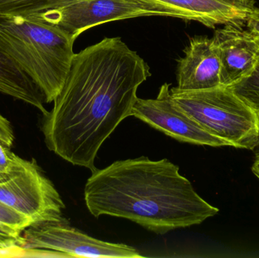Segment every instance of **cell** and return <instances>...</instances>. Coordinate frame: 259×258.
Segmentation results:
<instances>
[{
  "label": "cell",
  "instance_id": "obj_3",
  "mask_svg": "<svg viewBox=\"0 0 259 258\" xmlns=\"http://www.w3.org/2000/svg\"><path fill=\"white\" fill-rule=\"evenodd\" d=\"M74 41L53 24L0 18V47L42 91L47 103L63 86L75 54Z\"/></svg>",
  "mask_w": 259,
  "mask_h": 258
},
{
  "label": "cell",
  "instance_id": "obj_20",
  "mask_svg": "<svg viewBox=\"0 0 259 258\" xmlns=\"http://www.w3.org/2000/svg\"><path fill=\"white\" fill-rule=\"evenodd\" d=\"M256 148H258V150L255 152V159H254L253 165H252V173L255 174V177L259 180V145Z\"/></svg>",
  "mask_w": 259,
  "mask_h": 258
},
{
  "label": "cell",
  "instance_id": "obj_4",
  "mask_svg": "<svg viewBox=\"0 0 259 258\" xmlns=\"http://www.w3.org/2000/svg\"><path fill=\"white\" fill-rule=\"evenodd\" d=\"M173 101L205 130L230 146L254 150L259 145V116L229 87L183 91L170 88Z\"/></svg>",
  "mask_w": 259,
  "mask_h": 258
},
{
  "label": "cell",
  "instance_id": "obj_1",
  "mask_svg": "<svg viewBox=\"0 0 259 258\" xmlns=\"http://www.w3.org/2000/svg\"><path fill=\"white\" fill-rule=\"evenodd\" d=\"M151 76L144 59L121 37H106L74 54L42 131L50 151L76 166L97 169L105 141L131 116L139 86Z\"/></svg>",
  "mask_w": 259,
  "mask_h": 258
},
{
  "label": "cell",
  "instance_id": "obj_10",
  "mask_svg": "<svg viewBox=\"0 0 259 258\" xmlns=\"http://www.w3.org/2000/svg\"><path fill=\"white\" fill-rule=\"evenodd\" d=\"M184 53L178 61L177 89L196 91L222 86L220 56L214 38L194 36Z\"/></svg>",
  "mask_w": 259,
  "mask_h": 258
},
{
  "label": "cell",
  "instance_id": "obj_16",
  "mask_svg": "<svg viewBox=\"0 0 259 258\" xmlns=\"http://www.w3.org/2000/svg\"><path fill=\"white\" fill-rule=\"evenodd\" d=\"M22 232L0 223V249L21 250L24 245Z\"/></svg>",
  "mask_w": 259,
  "mask_h": 258
},
{
  "label": "cell",
  "instance_id": "obj_5",
  "mask_svg": "<svg viewBox=\"0 0 259 258\" xmlns=\"http://www.w3.org/2000/svg\"><path fill=\"white\" fill-rule=\"evenodd\" d=\"M0 202L29 218L33 224L67 223L63 200L35 161L12 154L9 168L0 173Z\"/></svg>",
  "mask_w": 259,
  "mask_h": 258
},
{
  "label": "cell",
  "instance_id": "obj_11",
  "mask_svg": "<svg viewBox=\"0 0 259 258\" xmlns=\"http://www.w3.org/2000/svg\"><path fill=\"white\" fill-rule=\"evenodd\" d=\"M172 11L177 18L194 21L210 28L245 24L255 0H149Z\"/></svg>",
  "mask_w": 259,
  "mask_h": 258
},
{
  "label": "cell",
  "instance_id": "obj_18",
  "mask_svg": "<svg viewBox=\"0 0 259 258\" xmlns=\"http://www.w3.org/2000/svg\"><path fill=\"white\" fill-rule=\"evenodd\" d=\"M246 30L259 44V9H254L246 21Z\"/></svg>",
  "mask_w": 259,
  "mask_h": 258
},
{
  "label": "cell",
  "instance_id": "obj_12",
  "mask_svg": "<svg viewBox=\"0 0 259 258\" xmlns=\"http://www.w3.org/2000/svg\"><path fill=\"white\" fill-rule=\"evenodd\" d=\"M0 92L21 100L45 115V96L31 79L0 47Z\"/></svg>",
  "mask_w": 259,
  "mask_h": 258
},
{
  "label": "cell",
  "instance_id": "obj_8",
  "mask_svg": "<svg viewBox=\"0 0 259 258\" xmlns=\"http://www.w3.org/2000/svg\"><path fill=\"white\" fill-rule=\"evenodd\" d=\"M170 85H161L155 98H138L131 116L146 123L167 136L193 145L230 146L229 143L208 133L173 101Z\"/></svg>",
  "mask_w": 259,
  "mask_h": 258
},
{
  "label": "cell",
  "instance_id": "obj_15",
  "mask_svg": "<svg viewBox=\"0 0 259 258\" xmlns=\"http://www.w3.org/2000/svg\"><path fill=\"white\" fill-rule=\"evenodd\" d=\"M14 135L10 123L0 115V173L9 168L13 152L11 151Z\"/></svg>",
  "mask_w": 259,
  "mask_h": 258
},
{
  "label": "cell",
  "instance_id": "obj_13",
  "mask_svg": "<svg viewBox=\"0 0 259 258\" xmlns=\"http://www.w3.org/2000/svg\"><path fill=\"white\" fill-rule=\"evenodd\" d=\"M75 0H0V18L40 21L51 11Z\"/></svg>",
  "mask_w": 259,
  "mask_h": 258
},
{
  "label": "cell",
  "instance_id": "obj_19",
  "mask_svg": "<svg viewBox=\"0 0 259 258\" xmlns=\"http://www.w3.org/2000/svg\"><path fill=\"white\" fill-rule=\"evenodd\" d=\"M23 249L21 250H3L0 249V257H14L22 256Z\"/></svg>",
  "mask_w": 259,
  "mask_h": 258
},
{
  "label": "cell",
  "instance_id": "obj_2",
  "mask_svg": "<svg viewBox=\"0 0 259 258\" xmlns=\"http://www.w3.org/2000/svg\"><path fill=\"white\" fill-rule=\"evenodd\" d=\"M84 200L95 217L124 218L156 234L199 225L219 209L203 199L167 159L116 161L93 171Z\"/></svg>",
  "mask_w": 259,
  "mask_h": 258
},
{
  "label": "cell",
  "instance_id": "obj_14",
  "mask_svg": "<svg viewBox=\"0 0 259 258\" xmlns=\"http://www.w3.org/2000/svg\"><path fill=\"white\" fill-rule=\"evenodd\" d=\"M229 88L242 101L259 115V61L255 69L249 76Z\"/></svg>",
  "mask_w": 259,
  "mask_h": 258
},
{
  "label": "cell",
  "instance_id": "obj_6",
  "mask_svg": "<svg viewBox=\"0 0 259 258\" xmlns=\"http://www.w3.org/2000/svg\"><path fill=\"white\" fill-rule=\"evenodd\" d=\"M146 16L176 18L172 11L149 0H75L49 12L41 22L60 27L76 40L96 26Z\"/></svg>",
  "mask_w": 259,
  "mask_h": 258
},
{
  "label": "cell",
  "instance_id": "obj_17",
  "mask_svg": "<svg viewBox=\"0 0 259 258\" xmlns=\"http://www.w3.org/2000/svg\"><path fill=\"white\" fill-rule=\"evenodd\" d=\"M0 223L23 232L32 225L29 218L0 202Z\"/></svg>",
  "mask_w": 259,
  "mask_h": 258
},
{
  "label": "cell",
  "instance_id": "obj_7",
  "mask_svg": "<svg viewBox=\"0 0 259 258\" xmlns=\"http://www.w3.org/2000/svg\"><path fill=\"white\" fill-rule=\"evenodd\" d=\"M23 239L24 250H49L68 257H143L133 247L91 237L70 227L68 222L33 224L24 230Z\"/></svg>",
  "mask_w": 259,
  "mask_h": 258
},
{
  "label": "cell",
  "instance_id": "obj_9",
  "mask_svg": "<svg viewBox=\"0 0 259 258\" xmlns=\"http://www.w3.org/2000/svg\"><path fill=\"white\" fill-rule=\"evenodd\" d=\"M243 24H225L213 36L220 56L222 86L235 84L249 76L258 64L259 44Z\"/></svg>",
  "mask_w": 259,
  "mask_h": 258
}]
</instances>
